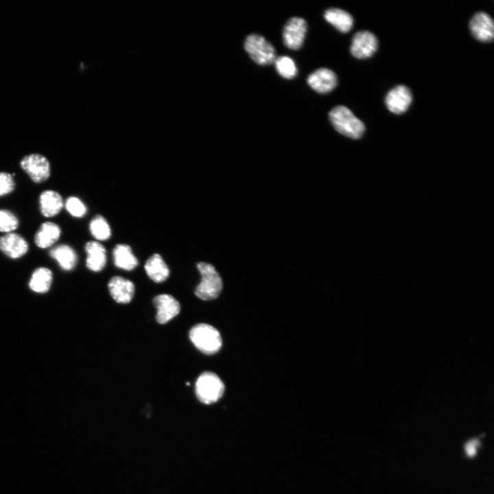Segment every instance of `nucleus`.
Wrapping results in <instances>:
<instances>
[{"instance_id":"nucleus-1","label":"nucleus","mask_w":494,"mask_h":494,"mask_svg":"<svg viewBox=\"0 0 494 494\" xmlns=\"http://www.w3.org/2000/svg\"><path fill=\"white\" fill-rule=\"evenodd\" d=\"M329 117L333 128L349 138L360 139L365 131L364 123L346 106L334 107L329 112Z\"/></svg>"},{"instance_id":"nucleus-2","label":"nucleus","mask_w":494,"mask_h":494,"mask_svg":"<svg viewBox=\"0 0 494 494\" xmlns=\"http://www.w3.org/2000/svg\"><path fill=\"white\" fill-rule=\"evenodd\" d=\"M189 336L193 345L206 355L217 353L222 346L220 332L208 324L200 323L194 325L191 329Z\"/></svg>"},{"instance_id":"nucleus-3","label":"nucleus","mask_w":494,"mask_h":494,"mask_svg":"<svg viewBox=\"0 0 494 494\" xmlns=\"http://www.w3.org/2000/svg\"><path fill=\"white\" fill-rule=\"evenodd\" d=\"M197 268L201 275V281L196 288V295L204 301L216 298L222 290V281L220 274L210 263L200 262Z\"/></svg>"},{"instance_id":"nucleus-4","label":"nucleus","mask_w":494,"mask_h":494,"mask_svg":"<svg viewBox=\"0 0 494 494\" xmlns=\"http://www.w3.org/2000/svg\"><path fill=\"white\" fill-rule=\"evenodd\" d=\"M224 384L214 373L204 372L197 379L195 392L198 399L204 404L218 401L224 394Z\"/></svg>"},{"instance_id":"nucleus-5","label":"nucleus","mask_w":494,"mask_h":494,"mask_svg":"<svg viewBox=\"0 0 494 494\" xmlns=\"http://www.w3.org/2000/svg\"><path fill=\"white\" fill-rule=\"evenodd\" d=\"M244 49L251 59L260 65L271 64L276 59L274 47L264 37L257 34L246 37Z\"/></svg>"},{"instance_id":"nucleus-6","label":"nucleus","mask_w":494,"mask_h":494,"mask_svg":"<svg viewBox=\"0 0 494 494\" xmlns=\"http://www.w3.org/2000/svg\"><path fill=\"white\" fill-rule=\"evenodd\" d=\"M20 165L34 183H43L50 176L49 162L46 157L40 154L25 156L21 159Z\"/></svg>"},{"instance_id":"nucleus-7","label":"nucleus","mask_w":494,"mask_h":494,"mask_svg":"<svg viewBox=\"0 0 494 494\" xmlns=\"http://www.w3.org/2000/svg\"><path fill=\"white\" fill-rule=\"evenodd\" d=\"M307 22L302 18L292 17L283 30L284 45L289 49L297 50L302 46L307 32Z\"/></svg>"},{"instance_id":"nucleus-8","label":"nucleus","mask_w":494,"mask_h":494,"mask_svg":"<svg viewBox=\"0 0 494 494\" xmlns=\"http://www.w3.org/2000/svg\"><path fill=\"white\" fill-rule=\"evenodd\" d=\"M378 46L376 36L368 31H360L353 37L350 51L358 59L368 58L373 55Z\"/></svg>"},{"instance_id":"nucleus-9","label":"nucleus","mask_w":494,"mask_h":494,"mask_svg":"<svg viewBox=\"0 0 494 494\" xmlns=\"http://www.w3.org/2000/svg\"><path fill=\"white\" fill-rule=\"evenodd\" d=\"M412 101L410 90L404 85H398L391 89L386 96L388 109L395 114H402L409 108Z\"/></svg>"},{"instance_id":"nucleus-10","label":"nucleus","mask_w":494,"mask_h":494,"mask_svg":"<svg viewBox=\"0 0 494 494\" xmlns=\"http://www.w3.org/2000/svg\"><path fill=\"white\" fill-rule=\"evenodd\" d=\"M153 303L157 310L156 320L159 324L167 323L176 316L180 310L178 301L169 294H159L154 297Z\"/></svg>"},{"instance_id":"nucleus-11","label":"nucleus","mask_w":494,"mask_h":494,"mask_svg":"<svg viewBox=\"0 0 494 494\" xmlns=\"http://www.w3.org/2000/svg\"><path fill=\"white\" fill-rule=\"evenodd\" d=\"M471 34L481 42H491L494 37V24L491 17L485 12L476 13L469 23Z\"/></svg>"},{"instance_id":"nucleus-12","label":"nucleus","mask_w":494,"mask_h":494,"mask_svg":"<svg viewBox=\"0 0 494 494\" xmlns=\"http://www.w3.org/2000/svg\"><path fill=\"white\" fill-rule=\"evenodd\" d=\"M335 73L327 68H320L312 72L307 78L309 86L319 93H327L337 85Z\"/></svg>"},{"instance_id":"nucleus-13","label":"nucleus","mask_w":494,"mask_h":494,"mask_svg":"<svg viewBox=\"0 0 494 494\" xmlns=\"http://www.w3.org/2000/svg\"><path fill=\"white\" fill-rule=\"evenodd\" d=\"M27 241L20 235L9 233L0 237V250L11 259L23 257L28 250Z\"/></svg>"},{"instance_id":"nucleus-14","label":"nucleus","mask_w":494,"mask_h":494,"mask_svg":"<svg viewBox=\"0 0 494 494\" xmlns=\"http://www.w3.org/2000/svg\"><path fill=\"white\" fill-rule=\"evenodd\" d=\"M109 292L113 298L119 303H128L134 294V283L122 277H112L108 285Z\"/></svg>"},{"instance_id":"nucleus-15","label":"nucleus","mask_w":494,"mask_h":494,"mask_svg":"<svg viewBox=\"0 0 494 494\" xmlns=\"http://www.w3.org/2000/svg\"><path fill=\"white\" fill-rule=\"evenodd\" d=\"M85 251L87 254L86 267L93 272L101 271L106 263L104 247L98 242L91 241L86 244Z\"/></svg>"},{"instance_id":"nucleus-16","label":"nucleus","mask_w":494,"mask_h":494,"mask_svg":"<svg viewBox=\"0 0 494 494\" xmlns=\"http://www.w3.org/2000/svg\"><path fill=\"white\" fill-rule=\"evenodd\" d=\"M39 203L40 213L46 217L58 215L63 207L62 196L53 190L43 191L39 197Z\"/></svg>"},{"instance_id":"nucleus-17","label":"nucleus","mask_w":494,"mask_h":494,"mask_svg":"<svg viewBox=\"0 0 494 494\" xmlns=\"http://www.w3.org/2000/svg\"><path fill=\"white\" fill-rule=\"evenodd\" d=\"M60 235L61 229L57 224L46 222L40 225L35 234L34 242L38 248H47L57 242Z\"/></svg>"},{"instance_id":"nucleus-18","label":"nucleus","mask_w":494,"mask_h":494,"mask_svg":"<svg viewBox=\"0 0 494 494\" xmlns=\"http://www.w3.org/2000/svg\"><path fill=\"white\" fill-rule=\"evenodd\" d=\"M148 276L156 283L165 281L169 276V269L159 254L152 255L145 262Z\"/></svg>"},{"instance_id":"nucleus-19","label":"nucleus","mask_w":494,"mask_h":494,"mask_svg":"<svg viewBox=\"0 0 494 494\" xmlns=\"http://www.w3.org/2000/svg\"><path fill=\"white\" fill-rule=\"evenodd\" d=\"M49 255L64 270L73 269L77 263L78 257L75 250L66 244H60L51 248Z\"/></svg>"},{"instance_id":"nucleus-20","label":"nucleus","mask_w":494,"mask_h":494,"mask_svg":"<svg viewBox=\"0 0 494 494\" xmlns=\"http://www.w3.org/2000/svg\"><path fill=\"white\" fill-rule=\"evenodd\" d=\"M324 17L328 23L343 33L349 32L353 24L352 16L339 8L327 9L325 12Z\"/></svg>"},{"instance_id":"nucleus-21","label":"nucleus","mask_w":494,"mask_h":494,"mask_svg":"<svg viewBox=\"0 0 494 494\" xmlns=\"http://www.w3.org/2000/svg\"><path fill=\"white\" fill-rule=\"evenodd\" d=\"M113 255L114 263L119 268L132 270L138 265L137 259L128 245H116L113 250Z\"/></svg>"},{"instance_id":"nucleus-22","label":"nucleus","mask_w":494,"mask_h":494,"mask_svg":"<svg viewBox=\"0 0 494 494\" xmlns=\"http://www.w3.org/2000/svg\"><path fill=\"white\" fill-rule=\"evenodd\" d=\"M52 279V272L49 269L44 267L38 268L32 274L29 287L35 292L45 293L49 290Z\"/></svg>"},{"instance_id":"nucleus-23","label":"nucleus","mask_w":494,"mask_h":494,"mask_svg":"<svg viewBox=\"0 0 494 494\" xmlns=\"http://www.w3.org/2000/svg\"><path fill=\"white\" fill-rule=\"evenodd\" d=\"M91 235L98 241L108 239L110 237V228L106 220L101 215H97L90 222Z\"/></svg>"},{"instance_id":"nucleus-24","label":"nucleus","mask_w":494,"mask_h":494,"mask_svg":"<svg viewBox=\"0 0 494 494\" xmlns=\"http://www.w3.org/2000/svg\"><path fill=\"white\" fill-rule=\"evenodd\" d=\"M275 68L280 75L286 79L294 78L297 73V69L292 58L286 56L276 58Z\"/></svg>"},{"instance_id":"nucleus-25","label":"nucleus","mask_w":494,"mask_h":494,"mask_svg":"<svg viewBox=\"0 0 494 494\" xmlns=\"http://www.w3.org/2000/svg\"><path fill=\"white\" fill-rule=\"evenodd\" d=\"M19 227V220L10 211L0 209V231L12 233Z\"/></svg>"},{"instance_id":"nucleus-26","label":"nucleus","mask_w":494,"mask_h":494,"mask_svg":"<svg viewBox=\"0 0 494 494\" xmlns=\"http://www.w3.org/2000/svg\"><path fill=\"white\" fill-rule=\"evenodd\" d=\"M67 211L73 217H82L86 213L84 204L77 197H69L65 202Z\"/></svg>"},{"instance_id":"nucleus-27","label":"nucleus","mask_w":494,"mask_h":494,"mask_svg":"<svg viewBox=\"0 0 494 494\" xmlns=\"http://www.w3.org/2000/svg\"><path fill=\"white\" fill-rule=\"evenodd\" d=\"M15 187V183L12 175L10 174L0 172V197L11 193Z\"/></svg>"},{"instance_id":"nucleus-28","label":"nucleus","mask_w":494,"mask_h":494,"mask_svg":"<svg viewBox=\"0 0 494 494\" xmlns=\"http://www.w3.org/2000/svg\"><path fill=\"white\" fill-rule=\"evenodd\" d=\"M478 440L473 439L467 443L465 451L468 456L472 457L475 455Z\"/></svg>"}]
</instances>
